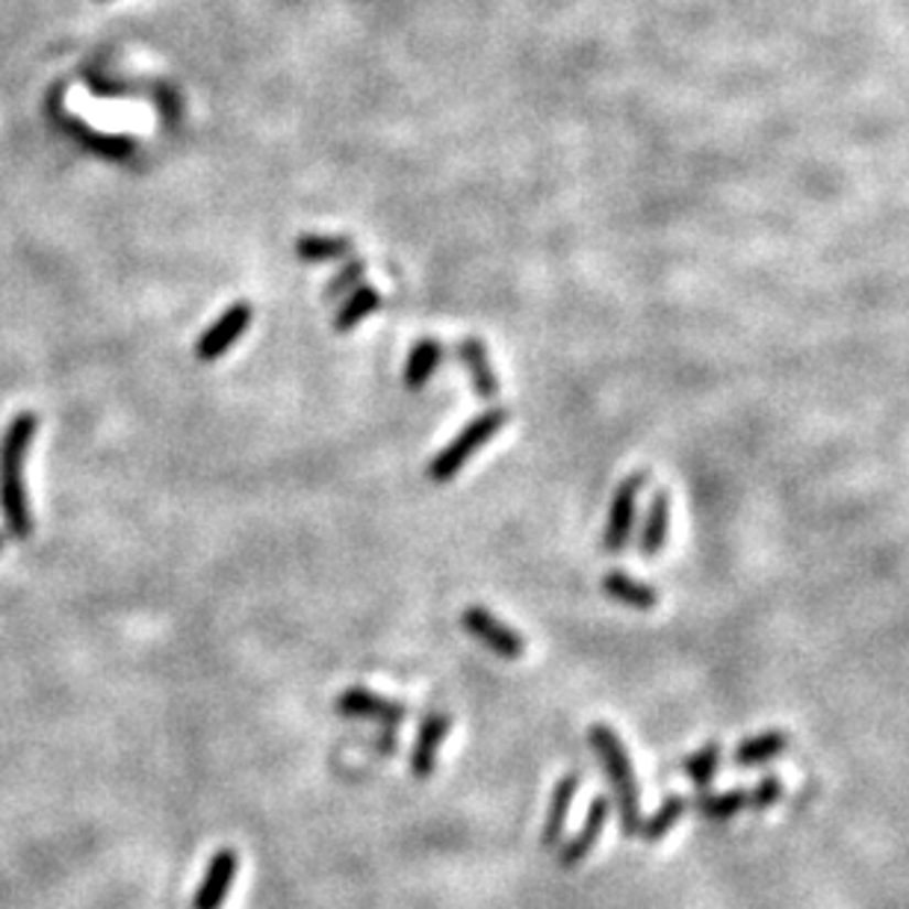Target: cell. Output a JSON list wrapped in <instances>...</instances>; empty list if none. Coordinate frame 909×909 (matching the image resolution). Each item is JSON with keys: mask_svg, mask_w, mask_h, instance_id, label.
Here are the masks:
<instances>
[{"mask_svg": "<svg viewBox=\"0 0 909 909\" xmlns=\"http://www.w3.org/2000/svg\"><path fill=\"white\" fill-rule=\"evenodd\" d=\"M337 712L346 717H364V721H376L381 726H396L402 724L408 717V708L396 700H387L381 694L369 689H360V685H351L337 697Z\"/></svg>", "mask_w": 909, "mask_h": 909, "instance_id": "9c48e42d", "label": "cell"}, {"mask_svg": "<svg viewBox=\"0 0 909 909\" xmlns=\"http://www.w3.org/2000/svg\"><path fill=\"white\" fill-rule=\"evenodd\" d=\"M608 809H612V800L603 798V794L591 800L585 824H582V830H578L576 836L570 838L567 845H564V851H561V856H559L561 868H576V865L582 863L591 851H594V845H597L599 836H603V830H606Z\"/></svg>", "mask_w": 909, "mask_h": 909, "instance_id": "30bf717a", "label": "cell"}, {"mask_svg": "<svg viewBox=\"0 0 909 909\" xmlns=\"http://www.w3.org/2000/svg\"><path fill=\"white\" fill-rule=\"evenodd\" d=\"M643 481H647L643 473H632V476H626L624 481L617 485L615 496H612L606 532H603V547H606V552H612V555L624 552L626 541H629V534H632L635 506H638V496H641V490H643Z\"/></svg>", "mask_w": 909, "mask_h": 909, "instance_id": "8992f818", "label": "cell"}, {"mask_svg": "<svg viewBox=\"0 0 909 909\" xmlns=\"http://www.w3.org/2000/svg\"><path fill=\"white\" fill-rule=\"evenodd\" d=\"M782 794V786L777 777H768V780H762L759 786H756V791L750 794V807L754 809H768L771 803H777Z\"/></svg>", "mask_w": 909, "mask_h": 909, "instance_id": "cb8c5ba5", "label": "cell"}, {"mask_svg": "<svg viewBox=\"0 0 909 909\" xmlns=\"http://www.w3.org/2000/svg\"><path fill=\"white\" fill-rule=\"evenodd\" d=\"M39 420L36 413H19L0 441V515L7 520L12 538H30L33 534V515H30L28 487H24V461L36 441Z\"/></svg>", "mask_w": 909, "mask_h": 909, "instance_id": "6da1fadb", "label": "cell"}, {"mask_svg": "<svg viewBox=\"0 0 909 909\" xmlns=\"http://www.w3.org/2000/svg\"><path fill=\"white\" fill-rule=\"evenodd\" d=\"M591 747L599 756V762L606 768L608 786L615 791L617 815H620V830L624 836H638L641 830V798H638V780H635L632 759L626 754L620 735L606 724H594L588 729Z\"/></svg>", "mask_w": 909, "mask_h": 909, "instance_id": "7a4b0ae2", "label": "cell"}, {"mask_svg": "<svg viewBox=\"0 0 909 909\" xmlns=\"http://www.w3.org/2000/svg\"><path fill=\"white\" fill-rule=\"evenodd\" d=\"M378 307H381V293H378L372 284H360V286H355V290L349 293V299L337 307L331 325H334V331L346 334V331L358 328L364 320H369Z\"/></svg>", "mask_w": 909, "mask_h": 909, "instance_id": "e0dca14e", "label": "cell"}, {"mask_svg": "<svg viewBox=\"0 0 909 909\" xmlns=\"http://www.w3.org/2000/svg\"><path fill=\"white\" fill-rule=\"evenodd\" d=\"M717 768H721V747H717V744L700 747L697 754H691L689 759L682 762V773H685L691 782H697V786H708V782L715 780Z\"/></svg>", "mask_w": 909, "mask_h": 909, "instance_id": "44dd1931", "label": "cell"}, {"mask_svg": "<svg viewBox=\"0 0 909 909\" xmlns=\"http://www.w3.org/2000/svg\"><path fill=\"white\" fill-rule=\"evenodd\" d=\"M455 351H458L461 367L467 369L473 393H476L478 399H494V396L499 393V381H496V372L494 367H490V358H487L485 343L478 340V337H473V334H467V337H461Z\"/></svg>", "mask_w": 909, "mask_h": 909, "instance_id": "7c38bea8", "label": "cell"}, {"mask_svg": "<svg viewBox=\"0 0 909 909\" xmlns=\"http://www.w3.org/2000/svg\"><path fill=\"white\" fill-rule=\"evenodd\" d=\"M376 747H378V750H385V754H393V750H396V733H393V726H387V729H381V733H378Z\"/></svg>", "mask_w": 909, "mask_h": 909, "instance_id": "d4e9b609", "label": "cell"}, {"mask_svg": "<svg viewBox=\"0 0 909 909\" xmlns=\"http://www.w3.org/2000/svg\"><path fill=\"white\" fill-rule=\"evenodd\" d=\"M461 626H464V632L473 635L478 643H485L487 650L496 652L499 659L517 661L526 656L523 638H520L511 626L502 624L494 612H487V608H481V606L464 608V615H461Z\"/></svg>", "mask_w": 909, "mask_h": 909, "instance_id": "5b68a950", "label": "cell"}, {"mask_svg": "<svg viewBox=\"0 0 909 909\" xmlns=\"http://www.w3.org/2000/svg\"><path fill=\"white\" fill-rule=\"evenodd\" d=\"M599 585L606 591V597H612L615 603H620V606L652 608L659 603V591L652 588V585H643L638 578L626 576L620 570H608Z\"/></svg>", "mask_w": 909, "mask_h": 909, "instance_id": "2e32d148", "label": "cell"}, {"mask_svg": "<svg viewBox=\"0 0 909 909\" xmlns=\"http://www.w3.org/2000/svg\"><path fill=\"white\" fill-rule=\"evenodd\" d=\"M685 807H689V803H685L682 794H668V798L659 803V809L643 821L641 830H638V836H641L643 842H650V845L661 842V838L671 833L673 826L680 824V818L685 815Z\"/></svg>", "mask_w": 909, "mask_h": 909, "instance_id": "d6986e66", "label": "cell"}, {"mask_svg": "<svg viewBox=\"0 0 909 909\" xmlns=\"http://www.w3.org/2000/svg\"><path fill=\"white\" fill-rule=\"evenodd\" d=\"M668 534H671V496L659 490L652 496L650 508L643 515V526H641V538H638V552L641 559H656L664 543H668Z\"/></svg>", "mask_w": 909, "mask_h": 909, "instance_id": "5bb4252c", "label": "cell"}, {"mask_svg": "<svg viewBox=\"0 0 909 909\" xmlns=\"http://www.w3.org/2000/svg\"><path fill=\"white\" fill-rule=\"evenodd\" d=\"M750 803V794L747 791H724V794H706V798L697 800V809L706 818H715V821H726L733 818L735 812H742V807Z\"/></svg>", "mask_w": 909, "mask_h": 909, "instance_id": "7402d4cb", "label": "cell"}, {"mask_svg": "<svg viewBox=\"0 0 909 909\" xmlns=\"http://www.w3.org/2000/svg\"><path fill=\"white\" fill-rule=\"evenodd\" d=\"M441 360H443L441 340H434V337H423V340L413 343V349L408 351V360H404V372H402L404 390L420 393V390L429 385V378L437 372Z\"/></svg>", "mask_w": 909, "mask_h": 909, "instance_id": "9a60e30c", "label": "cell"}, {"mask_svg": "<svg viewBox=\"0 0 909 909\" xmlns=\"http://www.w3.org/2000/svg\"><path fill=\"white\" fill-rule=\"evenodd\" d=\"M578 786H582V773H567V777H561L559 786L552 789L550 807H547V821H543L541 833L543 847L559 845L561 836H564V826H567L570 809H573V800H576L578 794Z\"/></svg>", "mask_w": 909, "mask_h": 909, "instance_id": "4fadbf2b", "label": "cell"}, {"mask_svg": "<svg viewBox=\"0 0 909 909\" xmlns=\"http://www.w3.org/2000/svg\"><path fill=\"white\" fill-rule=\"evenodd\" d=\"M237 868H239V856L234 847H221V851H216L210 865H207V872H204L202 886L195 889L190 909L225 907V900H228V895H230V886H234V880H237Z\"/></svg>", "mask_w": 909, "mask_h": 909, "instance_id": "ba28073f", "label": "cell"}, {"mask_svg": "<svg viewBox=\"0 0 909 909\" xmlns=\"http://www.w3.org/2000/svg\"><path fill=\"white\" fill-rule=\"evenodd\" d=\"M364 275H367V260H349V263L337 269V275L331 278L328 284H325V299L334 302V299L351 293L355 286H360Z\"/></svg>", "mask_w": 909, "mask_h": 909, "instance_id": "603a6c76", "label": "cell"}, {"mask_svg": "<svg viewBox=\"0 0 909 909\" xmlns=\"http://www.w3.org/2000/svg\"><path fill=\"white\" fill-rule=\"evenodd\" d=\"M63 121V130L74 142H80L86 151L104 156V160H125L137 151V139L130 137H116V133H98L95 128H89L83 119H74V116H59Z\"/></svg>", "mask_w": 909, "mask_h": 909, "instance_id": "8fae6325", "label": "cell"}, {"mask_svg": "<svg viewBox=\"0 0 909 909\" xmlns=\"http://www.w3.org/2000/svg\"><path fill=\"white\" fill-rule=\"evenodd\" d=\"M786 744L789 742H786L780 733L754 735V738H747V742L735 750V765H742V768H754V765L771 762L773 756L786 750Z\"/></svg>", "mask_w": 909, "mask_h": 909, "instance_id": "ffe728a7", "label": "cell"}, {"mask_svg": "<svg viewBox=\"0 0 909 909\" xmlns=\"http://www.w3.org/2000/svg\"><path fill=\"white\" fill-rule=\"evenodd\" d=\"M511 420V413L506 408H487L478 416H473L446 446L432 458V464L425 467V478L432 485H450L452 478L458 476L461 469L467 467L469 458L478 450H485L487 443L494 441L496 434L502 432Z\"/></svg>", "mask_w": 909, "mask_h": 909, "instance_id": "3957f363", "label": "cell"}, {"mask_svg": "<svg viewBox=\"0 0 909 909\" xmlns=\"http://www.w3.org/2000/svg\"><path fill=\"white\" fill-rule=\"evenodd\" d=\"M351 242L349 237H322V234H304L295 242V258L307 260V263H325V260H343L349 258Z\"/></svg>", "mask_w": 909, "mask_h": 909, "instance_id": "ac0fdd59", "label": "cell"}, {"mask_svg": "<svg viewBox=\"0 0 909 909\" xmlns=\"http://www.w3.org/2000/svg\"><path fill=\"white\" fill-rule=\"evenodd\" d=\"M450 729L452 717L450 712H443V708H434V712H429V715L423 717L420 733L413 738L411 759H408V768H411V773L416 780H429L434 773V768H437V754H441V747L443 742H446Z\"/></svg>", "mask_w": 909, "mask_h": 909, "instance_id": "52a82bcc", "label": "cell"}, {"mask_svg": "<svg viewBox=\"0 0 909 909\" xmlns=\"http://www.w3.org/2000/svg\"><path fill=\"white\" fill-rule=\"evenodd\" d=\"M251 320H255V307H251V304H230L228 311L221 313L219 320L213 322L210 328L198 337V343H195V358L202 360V364H213V360H219L221 355H228V351L242 340V334L251 328Z\"/></svg>", "mask_w": 909, "mask_h": 909, "instance_id": "277c9868", "label": "cell"}]
</instances>
